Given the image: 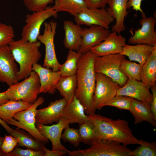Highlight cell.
Segmentation results:
<instances>
[{
  "instance_id": "6da1fadb",
  "label": "cell",
  "mask_w": 156,
  "mask_h": 156,
  "mask_svg": "<svg viewBox=\"0 0 156 156\" xmlns=\"http://www.w3.org/2000/svg\"><path fill=\"white\" fill-rule=\"evenodd\" d=\"M96 56L91 51L81 54L76 74L77 87L75 96L83 106L86 114L95 113L93 97L96 83L94 61Z\"/></svg>"
},
{
  "instance_id": "7a4b0ae2",
  "label": "cell",
  "mask_w": 156,
  "mask_h": 156,
  "mask_svg": "<svg viewBox=\"0 0 156 156\" xmlns=\"http://www.w3.org/2000/svg\"><path fill=\"white\" fill-rule=\"evenodd\" d=\"M88 116L89 120L94 125L96 140H114L127 146L140 144L144 141L134 136L128 122L125 120L120 119L114 120L95 113Z\"/></svg>"
},
{
  "instance_id": "3957f363",
  "label": "cell",
  "mask_w": 156,
  "mask_h": 156,
  "mask_svg": "<svg viewBox=\"0 0 156 156\" xmlns=\"http://www.w3.org/2000/svg\"><path fill=\"white\" fill-rule=\"evenodd\" d=\"M41 45L38 40L31 42L22 38L14 40L9 44L14 57L19 66L18 75L19 81L30 75L33 71V66L41 58L39 50Z\"/></svg>"
},
{
  "instance_id": "277c9868",
  "label": "cell",
  "mask_w": 156,
  "mask_h": 156,
  "mask_svg": "<svg viewBox=\"0 0 156 156\" xmlns=\"http://www.w3.org/2000/svg\"><path fill=\"white\" fill-rule=\"evenodd\" d=\"M85 149L68 150L70 156H132V151L127 145L116 141L96 139Z\"/></svg>"
},
{
  "instance_id": "5b68a950",
  "label": "cell",
  "mask_w": 156,
  "mask_h": 156,
  "mask_svg": "<svg viewBox=\"0 0 156 156\" xmlns=\"http://www.w3.org/2000/svg\"><path fill=\"white\" fill-rule=\"evenodd\" d=\"M40 87L39 76L33 71L22 81L9 86L5 91V94L9 100L22 101L33 104L38 99Z\"/></svg>"
},
{
  "instance_id": "8992f818",
  "label": "cell",
  "mask_w": 156,
  "mask_h": 156,
  "mask_svg": "<svg viewBox=\"0 0 156 156\" xmlns=\"http://www.w3.org/2000/svg\"><path fill=\"white\" fill-rule=\"evenodd\" d=\"M44 98L40 96L29 108L18 112L13 118L7 121L8 124L15 126L28 132L37 140L47 143L49 140L43 135L38 131L36 125V116L37 108L44 102Z\"/></svg>"
},
{
  "instance_id": "52a82bcc",
  "label": "cell",
  "mask_w": 156,
  "mask_h": 156,
  "mask_svg": "<svg viewBox=\"0 0 156 156\" xmlns=\"http://www.w3.org/2000/svg\"><path fill=\"white\" fill-rule=\"evenodd\" d=\"M125 58L120 54L96 57L94 64L95 71L109 77L122 87L128 79L120 69L121 64Z\"/></svg>"
},
{
  "instance_id": "ba28073f",
  "label": "cell",
  "mask_w": 156,
  "mask_h": 156,
  "mask_svg": "<svg viewBox=\"0 0 156 156\" xmlns=\"http://www.w3.org/2000/svg\"><path fill=\"white\" fill-rule=\"evenodd\" d=\"M33 12L26 15L25 24L21 33V38L31 42L38 40L41 26L45 21L52 17L57 18L58 15L57 12L50 6L43 10Z\"/></svg>"
},
{
  "instance_id": "9c48e42d",
  "label": "cell",
  "mask_w": 156,
  "mask_h": 156,
  "mask_svg": "<svg viewBox=\"0 0 156 156\" xmlns=\"http://www.w3.org/2000/svg\"><path fill=\"white\" fill-rule=\"evenodd\" d=\"M44 25L43 33L39 34L37 38L38 40L45 46V54L43 66L54 71H59L61 64L57 58L54 43L57 23L52 21L44 22Z\"/></svg>"
},
{
  "instance_id": "30bf717a",
  "label": "cell",
  "mask_w": 156,
  "mask_h": 156,
  "mask_svg": "<svg viewBox=\"0 0 156 156\" xmlns=\"http://www.w3.org/2000/svg\"><path fill=\"white\" fill-rule=\"evenodd\" d=\"M120 87L109 77L96 73V86L93 97L94 109H101L107 101L116 95Z\"/></svg>"
},
{
  "instance_id": "8fae6325",
  "label": "cell",
  "mask_w": 156,
  "mask_h": 156,
  "mask_svg": "<svg viewBox=\"0 0 156 156\" xmlns=\"http://www.w3.org/2000/svg\"><path fill=\"white\" fill-rule=\"evenodd\" d=\"M76 23L79 25L88 26L98 25L109 29V26L114 20L105 8H86L74 16Z\"/></svg>"
},
{
  "instance_id": "7c38bea8",
  "label": "cell",
  "mask_w": 156,
  "mask_h": 156,
  "mask_svg": "<svg viewBox=\"0 0 156 156\" xmlns=\"http://www.w3.org/2000/svg\"><path fill=\"white\" fill-rule=\"evenodd\" d=\"M19 69L9 45L0 49V82L9 86L19 82Z\"/></svg>"
},
{
  "instance_id": "4fadbf2b",
  "label": "cell",
  "mask_w": 156,
  "mask_h": 156,
  "mask_svg": "<svg viewBox=\"0 0 156 156\" xmlns=\"http://www.w3.org/2000/svg\"><path fill=\"white\" fill-rule=\"evenodd\" d=\"M140 23V28L135 30L129 38L128 42L131 44H143L152 46L156 45V33L155 27L156 19L152 16H142Z\"/></svg>"
},
{
  "instance_id": "5bb4252c",
  "label": "cell",
  "mask_w": 156,
  "mask_h": 156,
  "mask_svg": "<svg viewBox=\"0 0 156 156\" xmlns=\"http://www.w3.org/2000/svg\"><path fill=\"white\" fill-rule=\"evenodd\" d=\"M110 31L109 29L95 25L83 29L81 44L77 52L83 54L90 51L104 41Z\"/></svg>"
},
{
  "instance_id": "9a60e30c",
  "label": "cell",
  "mask_w": 156,
  "mask_h": 156,
  "mask_svg": "<svg viewBox=\"0 0 156 156\" xmlns=\"http://www.w3.org/2000/svg\"><path fill=\"white\" fill-rule=\"evenodd\" d=\"M116 95L128 96L142 101L151 107L152 96L148 88L140 81L128 79L118 90Z\"/></svg>"
},
{
  "instance_id": "2e32d148",
  "label": "cell",
  "mask_w": 156,
  "mask_h": 156,
  "mask_svg": "<svg viewBox=\"0 0 156 156\" xmlns=\"http://www.w3.org/2000/svg\"><path fill=\"white\" fill-rule=\"evenodd\" d=\"M67 103L64 98L50 102L47 107L37 110L36 125H47L57 123L62 118L64 108Z\"/></svg>"
},
{
  "instance_id": "e0dca14e",
  "label": "cell",
  "mask_w": 156,
  "mask_h": 156,
  "mask_svg": "<svg viewBox=\"0 0 156 156\" xmlns=\"http://www.w3.org/2000/svg\"><path fill=\"white\" fill-rule=\"evenodd\" d=\"M126 39L116 32H110L105 39L99 44L92 48L90 51L96 57L111 54H120L126 44Z\"/></svg>"
},
{
  "instance_id": "ac0fdd59",
  "label": "cell",
  "mask_w": 156,
  "mask_h": 156,
  "mask_svg": "<svg viewBox=\"0 0 156 156\" xmlns=\"http://www.w3.org/2000/svg\"><path fill=\"white\" fill-rule=\"evenodd\" d=\"M32 69L39 77L40 83L39 94L44 93L53 94L56 91L57 85L61 77L60 71H54L38 63L34 65Z\"/></svg>"
},
{
  "instance_id": "d6986e66",
  "label": "cell",
  "mask_w": 156,
  "mask_h": 156,
  "mask_svg": "<svg viewBox=\"0 0 156 156\" xmlns=\"http://www.w3.org/2000/svg\"><path fill=\"white\" fill-rule=\"evenodd\" d=\"M69 124L68 122L62 117L56 124L50 126L40 124L36 125V127L43 135L51 141L52 150H67L66 148L62 144L61 140L63 131Z\"/></svg>"
},
{
  "instance_id": "ffe728a7",
  "label": "cell",
  "mask_w": 156,
  "mask_h": 156,
  "mask_svg": "<svg viewBox=\"0 0 156 156\" xmlns=\"http://www.w3.org/2000/svg\"><path fill=\"white\" fill-rule=\"evenodd\" d=\"M128 0H107L109 7L106 10L116 20L115 24L112 26V31L118 34L125 29V18L129 12L127 5Z\"/></svg>"
},
{
  "instance_id": "44dd1931",
  "label": "cell",
  "mask_w": 156,
  "mask_h": 156,
  "mask_svg": "<svg viewBox=\"0 0 156 156\" xmlns=\"http://www.w3.org/2000/svg\"><path fill=\"white\" fill-rule=\"evenodd\" d=\"M64 36L63 44L65 48L78 51L81 43V32L83 28L81 25L70 21H65L63 23Z\"/></svg>"
},
{
  "instance_id": "7402d4cb",
  "label": "cell",
  "mask_w": 156,
  "mask_h": 156,
  "mask_svg": "<svg viewBox=\"0 0 156 156\" xmlns=\"http://www.w3.org/2000/svg\"><path fill=\"white\" fill-rule=\"evenodd\" d=\"M86 114L83 106L75 96L72 101L66 105L62 117L69 124L78 123L80 125L90 121L88 115Z\"/></svg>"
},
{
  "instance_id": "603a6c76",
  "label": "cell",
  "mask_w": 156,
  "mask_h": 156,
  "mask_svg": "<svg viewBox=\"0 0 156 156\" xmlns=\"http://www.w3.org/2000/svg\"><path fill=\"white\" fill-rule=\"evenodd\" d=\"M153 47L143 44H126L120 54L127 56L130 61L137 62L142 66L151 54Z\"/></svg>"
},
{
  "instance_id": "cb8c5ba5",
  "label": "cell",
  "mask_w": 156,
  "mask_h": 156,
  "mask_svg": "<svg viewBox=\"0 0 156 156\" xmlns=\"http://www.w3.org/2000/svg\"><path fill=\"white\" fill-rule=\"evenodd\" d=\"M129 111L134 118L135 125L146 121L156 127V117L150 107L144 103L133 98Z\"/></svg>"
},
{
  "instance_id": "d4e9b609",
  "label": "cell",
  "mask_w": 156,
  "mask_h": 156,
  "mask_svg": "<svg viewBox=\"0 0 156 156\" xmlns=\"http://www.w3.org/2000/svg\"><path fill=\"white\" fill-rule=\"evenodd\" d=\"M140 81L148 89L156 81V45L153 47L152 53L142 66Z\"/></svg>"
},
{
  "instance_id": "484cf974",
  "label": "cell",
  "mask_w": 156,
  "mask_h": 156,
  "mask_svg": "<svg viewBox=\"0 0 156 156\" xmlns=\"http://www.w3.org/2000/svg\"><path fill=\"white\" fill-rule=\"evenodd\" d=\"M18 127L13 129L11 135L15 138L18 142V145L35 151L43 150L45 146L44 143L34 138L30 133Z\"/></svg>"
},
{
  "instance_id": "4316f807",
  "label": "cell",
  "mask_w": 156,
  "mask_h": 156,
  "mask_svg": "<svg viewBox=\"0 0 156 156\" xmlns=\"http://www.w3.org/2000/svg\"><path fill=\"white\" fill-rule=\"evenodd\" d=\"M77 87L76 75L61 76L57 83L56 89L65 99L67 103H70L75 96Z\"/></svg>"
},
{
  "instance_id": "83f0119b",
  "label": "cell",
  "mask_w": 156,
  "mask_h": 156,
  "mask_svg": "<svg viewBox=\"0 0 156 156\" xmlns=\"http://www.w3.org/2000/svg\"><path fill=\"white\" fill-rule=\"evenodd\" d=\"M32 104L22 101L9 100L0 105V118L6 122L16 113L27 109Z\"/></svg>"
},
{
  "instance_id": "f1b7e54d",
  "label": "cell",
  "mask_w": 156,
  "mask_h": 156,
  "mask_svg": "<svg viewBox=\"0 0 156 156\" xmlns=\"http://www.w3.org/2000/svg\"><path fill=\"white\" fill-rule=\"evenodd\" d=\"M52 7L57 13L66 12L73 16L88 8L85 0H55Z\"/></svg>"
},
{
  "instance_id": "f546056e",
  "label": "cell",
  "mask_w": 156,
  "mask_h": 156,
  "mask_svg": "<svg viewBox=\"0 0 156 156\" xmlns=\"http://www.w3.org/2000/svg\"><path fill=\"white\" fill-rule=\"evenodd\" d=\"M81 54L71 50L68 51L66 59L62 64H61L59 71L61 76H70L76 75L78 63Z\"/></svg>"
},
{
  "instance_id": "4dcf8cb0",
  "label": "cell",
  "mask_w": 156,
  "mask_h": 156,
  "mask_svg": "<svg viewBox=\"0 0 156 156\" xmlns=\"http://www.w3.org/2000/svg\"><path fill=\"white\" fill-rule=\"evenodd\" d=\"M142 67L140 64L125 58L121 64L120 69L128 79L140 81Z\"/></svg>"
},
{
  "instance_id": "1f68e13d",
  "label": "cell",
  "mask_w": 156,
  "mask_h": 156,
  "mask_svg": "<svg viewBox=\"0 0 156 156\" xmlns=\"http://www.w3.org/2000/svg\"><path fill=\"white\" fill-rule=\"evenodd\" d=\"M79 126V128L78 130L81 142L90 145L92 143L96 140L93 124L90 121Z\"/></svg>"
},
{
  "instance_id": "d6a6232c",
  "label": "cell",
  "mask_w": 156,
  "mask_h": 156,
  "mask_svg": "<svg viewBox=\"0 0 156 156\" xmlns=\"http://www.w3.org/2000/svg\"><path fill=\"white\" fill-rule=\"evenodd\" d=\"M132 99L127 96L116 95L107 101L103 107L112 106L120 109L129 110Z\"/></svg>"
},
{
  "instance_id": "836d02e7",
  "label": "cell",
  "mask_w": 156,
  "mask_h": 156,
  "mask_svg": "<svg viewBox=\"0 0 156 156\" xmlns=\"http://www.w3.org/2000/svg\"><path fill=\"white\" fill-rule=\"evenodd\" d=\"M14 37L13 27L0 22V49L8 45Z\"/></svg>"
},
{
  "instance_id": "e575fe53",
  "label": "cell",
  "mask_w": 156,
  "mask_h": 156,
  "mask_svg": "<svg viewBox=\"0 0 156 156\" xmlns=\"http://www.w3.org/2000/svg\"><path fill=\"white\" fill-rule=\"evenodd\" d=\"M140 146L132 151V156H156V142L144 140Z\"/></svg>"
},
{
  "instance_id": "d590c367",
  "label": "cell",
  "mask_w": 156,
  "mask_h": 156,
  "mask_svg": "<svg viewBox=\"0 0 156 156\" xmlns=\"http://www.w3.org/2000/svg\"><path fill=\"white\" fill-rule=\"evenodd\" d=\"M61 139L64 142H68L77 147L81 142L78 130L69 127V125L64 129V132L62 134Z\"/></svg>"
},
{
  "instance_id": "8d00e7d4",
  "label": "cell",
  "mask_w": 156,
  "mask_h": 156,
  "mask_svg": "<svg viewBox=\"0 0 156 156\" xmlns=\"http://www.w3.org/2000/svg\"><path fill=\"white\" fill-rule=\"evenodd\" d=\"M53 0H23L24 4L29 11L32 12L46 9Z\"/></svg>"
},
{
  "instance_id": "74e56055",
  "label": "cell",
  "mask_w": 156,
  "mask_h": 156,
  "mask_svg": "<svg viewBox=\"0 0 156 156\" xmlns=\"http://www.w3.org/2000/svg\"><path fill=\"white\" fill-rule=\"evenodd\" d=\"M43 150L35 151L29 148L23 149L17 145L13 151L6 154V156H44Z\"/></svg>"
},
{
  "instance_id": "f35d334b",
  "label": "cell",
  "mask_w": 156,
  "mask_h": 156,
  "mask_svg": "<svg viewBox=\"0 0 156 156\" xmlns=\"http://www.w3.org/2000/svg\"><path fill=\"white\" fill-rule=\"evenodd\" d=\"M18 144V141L14 137L5 135L1 148L5 153H7L12 151Z\"/></svg>"
},
{
  "instance_id": "ab89813d",
  "label": "cell",
  "mask_w": 156,
  "mask_h": 156,
  "mask_svg": "<svg viewBox=\"0 0 156 156\" xmlns=\"http://www.w3.org/2000/svg\"><path fill=\"white\" fill-rule=\"evenodd\" d=\"M88 8H105L107 0H85Z\"/></svg>"
},
{
  "instance_id": "60d3db41",
  "label": "cell",
  "mask_w": 156,
  "mask_h": 156,
  "mask_svg": "<svg viewBox=\"0 0 156 156\" xmlns=\"http://www.w3.org/2000/svg\"><path fill=\"white\" fill-rule=\"evenodd\" d=\"M142 0H128L127 3V9L131 8L136 11H139L141 13V16L145 15L141 8V5Z\"/></svg>"
},
{
  "instance_id": "b9f144b4",
  "label": "cell",
  "mask_w": 156,
  "mask_h": 156,
  "mask_svg": "<svg viewBox=\"0 0 156 156\" xmlns=\"http://www.w3.org/2000/svg\"><path fill=\"white\" fill-rule=\"evenodd\" d=\"M42 150L44 152V156H62L67 154L68 150L59 149L56 150H50L44 146Z\"/></svg>"
},
{
  "instance_id": "7bdbcfd3",
  "label": "cell",
  "mask_w": 156,
  "mask_h": 156,
  "mask_svg": "<svg viewBox=\"0 0 156 156\" xmlns=\"http://www.w3.org/2000/svg\"><path fill=\"white\" fill-rule=\"evenodd\" d=\"M152 96V99L151 105V109L156 117V85L153 86L150 88Z\"/></svg>"
},
{
  "instance_id": "ee69618b",
  "label": "cell",
  "mask_w": 156,
  "mask_h": 156,
  "mask_svg": "<svg viewBox=\"0 0 156 156\" xmlns=\"http://www.w3.org/2000/svg\"><path fill=\"white\" fill-rule=\"evenodd\" d=\"M9 100L6 95L5 91L0 92V105L5 103Z\"/></svg>"
},
{
  "instance_id": "f6af8a7d",
  "label": "cell",
  "mask_w": 156,
  "mask_h": 156,
  "mask_svg": "<svg viewBox=\"0 0 156 156\" xmlns=\"http://www.w3.org/2000/svg\"><path fill=\"white\" fill-rule=\"evenodd\" d=\"M0 124L5 128V130L9 133L12 131L13 129L8 125L6 122L3 121L0 118Z\"/></svg>"
},
{
  "instance_id": "bcb514c9",
  "label": "cell",
  "mask_w": 156,
  "mask_h": 156,
  "mask_svg": "<svg viewBox=\"0 0 156 156\" xmlns=\"http://www.w3.org/2000/svg\"><path fill=\"white\" fill-rule=\"evenodd\" d=\"M6 154L5 153L0 147V156H6Z\"/></svg>"
},
{
  "instance_id": "7dc6e473",
  "label": "cell",
  "mask_w": 156,
  "mask_h": 156,
  "mask_svg": "<svg viewBox=\"0 0 156 156\" xmlns=\"http://www.w3.org/2000/svg\"><path fill=\"white\" fill-rule=\"evenodd\" d=\"M4 137H0V147H1L4 139Z\"/></svg>"
}]
</instances>
